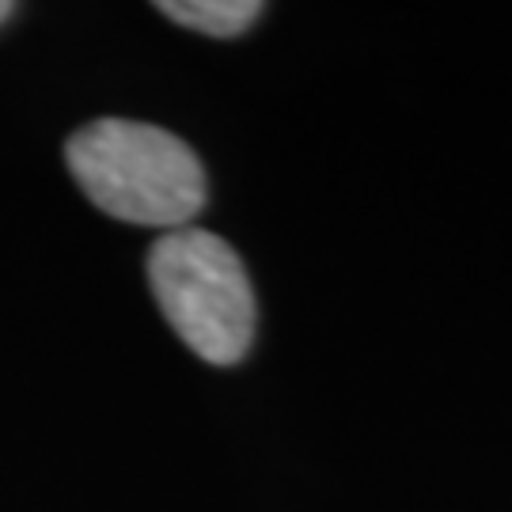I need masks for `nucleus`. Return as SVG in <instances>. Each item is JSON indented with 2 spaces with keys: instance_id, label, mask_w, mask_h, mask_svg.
<instances>
[{
  "instance_id": "obj_1",
  "label": "nucleus",
  "mask_w": 512,
  "mask_h": 512,
  "mask_svg": "<svg viewBox=\"0 0 512 512\" xmlns=\"http://www.w3.org/2000/svg\"><path fill=\"white\" fill-rule=\"evenodd\" d=\"M65 160L80 190L126 224L175 232L205 205L202 160L160 126L99 118L69 137Z\"/></svg>"
},
{
  "instance_id": "obj_2",
  "label": "nucleus",
  "mask_w": 512,
  "mask_h": 512,
  "mask_svg": "<svg viewBox=\"0 0 512 512\" xmlns=\"http://www.w3.org/2000/svg\"><path fill=\"white\" fill-rule=\"evenodd\" d=\"M148 285L171 330L209 365H236L255 338V293L239 255L205 228H175L148 251Z\"/></svg>"
},
{
  "instance_id": "obj_3",
  "label": "nucleus",
  "mask_w": 512,
  "mask_h": 512,
  "mask_svg": "<svg viewBox=\"0 0 512 512\" xmlns=\"http://www.w3.org/2000/svg\"><path fill=\"white\" fill-rule=\"evenodd\" d=\"M156 8L179 27L202 31L209 38H236L262 16L258 0H164Z\"/></svg>"
},
{
  "instance_id": "obj_4",
  "label": "nucleus",
  "mask_w": 512,
  "mask_h": 512,
  "mask_svg": "<svg viewBox=\"0 0 512 512\" xmlns=\"http://www.w3.org/2000/svg\"><path fill=\"white\" fill-rule=\"evenodd\" d=\"M12 12H16V8H12V4H8V0H0V23H4V19L12 16Z\"/></svg>"
}]
</instances>
